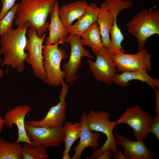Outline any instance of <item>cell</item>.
I'll use <instances>...</instances> for the list:
<instances>
[{"instance_id":"1f68e13d","label":"cell","mask_w":159,"mask_h":159,"mask_svg":"<svg viewBox=\"0 0 159 159\" xmlns=\"http://www.w3.org/2000/svg\"><path fill=\"white\" fill-rule=\"evenodd\" d=\"M5 124L4 118L0 115V134Z\"/></svg>"},{"instance_id":"7a4b0ae2","label":"cell","mask_w":159,"mask_h":159,"mask_svg":"<svg viewBox=\"0 0 159 159\" xmlns=\"http://www.w3.org/2000/svg\"><path fill=\"white\" fill-rule=\"evenodd\" d=\"M58 0H22L15 13L14 21L15 25L27 21L30 27L37 30L38 36L42 37L45 33L49 23L47 22L49 13L54 9Z\"/></svg>"},{"instance_id":"ba28073f","label":"cell","mask_w":159,"mask_h":159,"mask_svg":"<svg viewBox=\"0 0 159 159\" xmlns=\"http://www.w3.org/2000/svg\"><path fill=\"white\" fill-rule=\"evenodd\" d=\"M26 134L31 146L59 147L64 142L65 130L63 126L49 128L34 127L25 122Z\"/></svg>"},{"instance_id":"d6986e66","label":"cell","mask_w":159,"mask_h":159,"mask_svg":"<svg viewBox=\"0 0 159 159\" xmlns=\"http://www.w3.org/2000/svg\"><path fill=\"white\" fill-rule=\"evenodd\" d=\"M89 5L86 1L79 0L59 8V16L65 26L69 27L74 21L80 18L85 13Z\"/></svg>"},{"instance_id":"d4e9b609","label":"cell","mask_w":159,"mask_h":159,"mask_svg":"<svg viewBox=\"0 0 159 159\" xmlns=\"http://www.w3.org/2000/svg\"><path fill=\"white\" fill-rule=\"evenodd\" d=\"M21 152L22 159H47L48 157L46 148L32 147L26 142L21 146Z\"/></svg>"},{"instance_id":"8fae6325","label":"cell","mask_w":159,"mask_h":159,"mask_svg":"<svg viewBox=\"0 0 159 159\" xmlns=\"http://www.w3.org/2000/svg\"><path fill=\"white\" fill-rule=\"evenodd\" d=\"M117 69L121 72L151 70V55L144 48L134 54L121 53L112 56Z\"/></svg>"},{"instance_id":"8992f818","label":"cell","mask_w":159,"mask_h":159,"mask_svg":"<svg viewBox=\"0 0 159 159\" xmlns=\"http://www.w3.org/2000/svg\"><path fill=\"white\" fill-rule=\"evenodd\" d=\"M153 117L150 113L138 105L127 107L116 121V125L126 124L133 130L138 140H143L151 133Z\"/></svg>"},{"instance_id":"4316f807","label":"cell","mask_w":159,"mask_h":159,"mask_svg":"<svg viewBox=\"0 0 159 159\" xmlns=\"http://www.w3.org/2000/svg\"><path fill=\"white\" fill-rule=\"evenodd\" d=\"M19 3L15 5L0 20V37L12 28V24L15 18V13Z\"/></svg>"},{"instance_id":"5b68a950","label":"cell","mask_w":159,"mask_h":159,"mask_svg":"<svg viewBox=\"0 0 159 159\" xmlns=\"http://www.w3.org/2000/svg\"><path fill=\"white\" fill-rule=\"evenodd\" d=\"M58 44L44 45V57L43 67L46 75V83L50 87H57L62 85L65 74L60 68L62 60L67 56L65 52L58 47Z\"/></svg>"},{"instance_id":"ac0fdd59","label":"cell","mask_w":159,"mask_h":159,"mask_svg":"<svg viewBox=\"0 0 159 159\" xmlns=\"http://www.w3.org/2000/svg\"><path fill=\"white\" fill-rule=\"evenodd\" d=\"M99 11V8L96 4H91L85 13L77 21L67 28V33L81 37L90 26L97 22Z\"/></svg>"},{"instance_id":"277c9868","label":"cell","mask_w":159,"mask_h":159,"mask_svg":"<svg viewBox=\"0 0 159 159\" xmlns=\"http://www.w3.org/2000/svg\"><path fill=\"white\" fill-rule=\"evenodd\" d=\"M110 114L107 112L100 110L96 112L90 110L86 114V120L88 127L92 131H97L104 133L107 137L103 145L94 151L89 159H97L105 151L110 150L112 154L118 151V145L113 134L116 122L110 121Z\"/></svg>"},{"instance_id":"7402d4cb","label":"cell","mask_w":159,"mask_h":159,"mask_svg":"<svg viewBox=\"0 0 159 159\" xmlns=\"http://www.w3.org/2000/svg\"><path fill=\"white\" fill-rule=\"evenodd\" d=\"M65 130V147L62 153V159H71L69 152L74 142L80 138L81 127L80 122L74 123L67 122L63 125Z\"/></svg>"},{"instance_id":"3957f363","label":"cell","mask_w":159,"mask_h":159,"mask_svg":"<svg viewBox=\"0 0 159 159\" xmlns=\"http://www.w3.org/2000/svg\"><path fill=\"white\" fill-rule=\"evenodd\" d=\"M128 32L138 42V51L144 48L148 38L159 34V10L143 9L138 12L126 24Z\"/></svg>"},{"instance_id":"52a82bcc","label":"cell","mask_w":159,"mask_h":159,"mask_svg":"<svg viewBox=\"0 0 159 159\" xmlns=\"http://www.w3.org/2000/svg\"><path fill=\"white\" fill-rule=\"evenodd\" d=\"M28 38L26 39L25 51L29 53V58L27 62L32 69L33 74L44 83H46V75L43 67L44 57L43 55V43L46 34L39 37L35 28L30 27L27 30Z\"/></svg>"},{"instance_id":"7c38bea8","label":"cell","mask_w":159,"mask_h":159,"mask_svg":"<svg viewBox=\"0 0 159 159\" xmlns=\"http://www.w3.org/2000/svg\"><path fill=\"white\" fill-rule=\"evenodd\" d=\"M69 87V86L64 81L59 95V102L52 106L42 119L39 120H28L26 121V123L34 127L52 128L63 126L66 118L67 103L65 99Z\"/></svg>"},{"instance_id":"484cf974","label":"cell","mask_w":159,"mask_h":159,"mask_svg":"<svg viewBox=\"0 0 159 159\" xmlns=\"http://www.w3.org/2000/svg\"><path fill=\"white\" fill-rule=\"evenodd\" d=\"M104 3L109 10L117 16L122 10L130 9L134 4L130 0H105Z\"/></svg>"},{"instance_id":"30bf717a","label":"cell","mask_w":159,"mask_h":159,"mask_svg":"<svg viewBox=\"0 0 159 159\" xmlns=\"http://www.w3.org/2000/svg\"><path fill=\"white\" fill-rule=\"evenodd\" d=\"M94 53L95 61L88 59L87 62L94 77L99 82L110 85L117 70L112 56L104 47Z\"/></svg>"},{"instance_id":"2e32d148","label":"cell","mask_w":159,"mask_h":159,"mask_svg":"<svg viewBox=\"0 0 159 159\" xmlns=\"http://www.w3.org/2000/svg\"><path fill=\"white\" fill-rule=\"evenodd\" d=\"M59 9L57 1L54 10L50 13V23L48 28L49 34L46 39V45L63 44L65 42L67 29L60 19Z\"/></svg>"},{"instance_id":"603a6c76","label":"cell","mask_w":159,"mask_h":159,"mask_svg":"<svg viewBox=\"0 0 159 159\" xmlns=\"http://www.w3.org/2000/svg\"><path fill=\"white\" fill-rule=\"evenodd\" d=\"M110 34L111 36L110 42L106 48L110 54L113 56L120 53H125L121 45L124 39V36L117 25V19H115Z\"/></svg>"},{"instance_id":"4fadbf2b","label":"cell","mask_w":159,"mask_h":159,"mask_svg":"<svg viewBox=\"0 0 159 159\" xmlns=\"http://www.w3.org/2000/svg\"><path fill=\"white\" fill-rule=\"evenodd\" d=\"M31 110V107L27 105H19L9 110L5 114L4 120L5 125L11 129L15 125L18 129V137L15 142H26L31 146V142L25 130V118L26 115Z\"/></svg>"},{"instance_id":"9a60e30c","label":"cell","mask_w":159,"mask_h":159,"mask_svg":"<svg viewBox=\"0 0 159 159\" xmlns=\"http://www.w3.org/2000/svg\"><path fill=\"white\" fill-rule=\"evenodd\" d=\"M86 114L82 113L80 123L81 127L80 140L78 145L74 147V153L71 159H80L84 150L88 147L96 149L100 147L98 140L101 136L99 132H92L89 129L86 120Z\"/></svg>"},{"instance_id":"cb8c5ba5","label":"cell","mask_w":159,"mask_h":159,"mask_svg":"<svg viewBox=\"0 0 159 159\" xmlns=\"http://www.w3.org/2000/svg\"><path fill=\"white\" fill-rule=\"evenodd\" d=\"M21 148L19 143L0 138V159H22Z\"/></svg>"},{"instance_id":"44dd1931","label":"cell","mask_w":159,"mask_h":159,"mask_svg":"<svg viewBox=\"0 0 159 159\" xmlns=\"http://www.w3.org/2000/svg\"><path fill=\"white\" fill-rule=\"evenodd\" d=\"M81 37L82 44L90 47L93 52L101 50L104 47L100 29L97 22L90 26Z\"/></svg>"},{"instance_id":"f546056e","label":"cell","mask_w":159,"mask_h":159,"mask_svg":"<svg viewBox=\"0 0 159 159\" xmlns=\"http://www.w3.org/2000/svg\"><path fill=\"white\" fill-rule=\"evenodd\" d=\"M112 153L110 150H107L104 152L97 159H110L112 158Z\"/></svg>"},{"instance_id":"f1b7e54d","label":"cell","mask_w":159,"mask_h":159,"mask_svg":"<svg viewBox=\"0 0 159 159\" xmlns=\"http://www.w3.org/2000/svg\"><path fill=\"white\" fill-rule=\"evenodd\" d=\"M16 0H1L2 7L0 12V20L15 5Z\"/></svg>"},{"instance_id":"5bb4252c","label":"cell","mask_w":159,"mask_h":159,"mask_svg":"<svg viewBox=\"0 0 159 159\" xmlns=\"http://www.w3.org/2000/svg\"><path fill=\"white\" fill-rule=\"evenodd\" d=\"M118 145L123 147L125 159H153L154 153L145 145L143 140L133 141L127 137L116 134Z\"/></svg>"},{"instance_id":"9c48e42d","label":"cell","mask_w":159,"mask_h":159,"mask_svg":"<svg viewBox=\"0 0 159 159\" xmlns=\"http://www.w3.org/2000/svg\"><path fill=\"white\" fill-rule=\"evenodd\" d=\"M65 42L71 46V52L68 61L63 65V70L67 82L73 83L77 79L76 74L82 64V58L86 57L91 59L94 57L82 44L80 37L70 34L66 38Z\"/></svg>"},{"instance_id":"d6a6232c","label":"cell","mask_w":159,"mask_h":159,"mask_svg":"<svg viewBox=\"0 0 159 159\" xmlns=\"http://www.w3.org/2000/svg\"><path fill=\"white\" fill-rule=\"evenodd\" d=\"M1 59L0 58V77H2L4 75V71L1 68Z\"/></svg>"},{"instance_id":"6da1fadb","label":"cell","mask_w":159,"mask_h":159,"mask_svg":"<svg viewBox=\"0 0 159 159\" xmlns=\"http://www.w3.org/2000/svg\"><path fill=\"white\" fill-rule=\"evenodd\" d=\"M27 21L21 23L16 29L11 28L1 37L0 54H3L2 66H7V71L10 66L17 72L22 73L25 68L29 53L25 52L26 43V34L30 26Z\"/></svg>"},{"instance_id":"83f0119b","label":"cell","mask_w":159,"mask_h":159,"mask_svg":"<svg viewBox=\"0 0 159 159\" xmlns=\"http://www.w3.org/2000/svg\"><path fill=\"white\" fill-rule=\"evenodd\" d=\"M156 115L153 117L151 132L153 134L158 140H159V106H155Z\"/></svg>"},{"instance_id":"4dcf8cb0","label":"cell","mask_w":159,"mask_h":159,"mask_svg":"<svg viewBox=\"0 0 159 159\" xmlns=\"http://www.w3.org/2000/svg\"><path fill=\"white\" fill-rule=\"evenodd\" d=\"M112 158L113 159H125L122 153L120 150L118 151L116 153L112 154Z\"/></svg>"},{"instance_id":"e0dca14e","label":"cell","mask_w":159,"mask_h":159,"mask_svg":"<svg viewBox=\"0 0 159 159\" xmlns=\"http://www.w3.org/2000/svg\"><path fill=\"white\" fill-rule=\"evenodd\" d=\"M148 72L144 70L122 72L119 74L116 73L112 82L116 85L127 87L129 82L133 80H138L146 83L152 89L159 88V80L150 76Z\"/></svg>"},{"instance_id":"ffe728a7","label":"cell","mask_w":159,"mask_h":159,"mask_svg":"<svg viewBox=\"0 0 159 159\" xmlns=\"http://www.w3.org/2000/svg\"><path fill=\"white\" fill-rule=\"evenodd\" d=\"M117 17L109 10L104 2L101 4L97 22L100 29L103 46L106 48L109 44L110 31L115 19Z\"/></svg>"}]
</instances>
